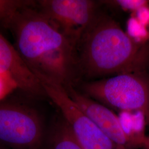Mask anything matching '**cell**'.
Masks as SVG:
<instances>
[{
	"label": "cell",
	"mask_w": 149,
	"mask_h": 149,
	"mask_svg": "<svg viewBox=\"0 0 149 149\" xmlns=\"http://www.w3.org/2000/svg\"><path fill=\"white\" fill-rule=\"evenodd\" d=\"M23 11L11 21L22 58L33 73L74 87L80 70L76 45L41 12Z\"/></svg>",
	"instance_id": "1"
},
{
	"label": "cell",
	"mask_w": 149,
	"mask_h": 149,
	"mask_svg": "<svg viewBox=\"0 0 149 149\" xmlns=\"http://www.w3.org/2000/svg\"><path fill=\"white\" fill-rule=\"evenodd\" d=\"M80 69L91 77L144 70L149 59L140 44L109 16H95L78 44Z\"/></svg>",
	"instance_id": "2"
},
{
	"label": "cell",
	"mask_w": 149,
	"mask_h": 149,
	"mask_svg": "<svg viewBox=\"0 0 149 149\" xmlns=\"http://www.w3.org/2000/svg\"><path fill=\"white\" fill-rule=\"evenodd\" d=\"M85 95L123 112L143 113L149 124V77L144 70L87 83Z\"/></svg>",
	"instance_id": "3"
},
{
	"label": "cell",
	"mask_w": 149,
	"mask_h": 149,
	"mask_svg": "<svg viewBox=\"0 0 149 149\" xmlns=\"http://www.w3.org/2000/svg\"><path fill=\"white\" fill-rule=\"evenodd\" d=\"M36 75L83 149H127L114 143L74 102L63 86L42 74Z\"/></svg>",
	"instance_id": "4"
},
{
	"label": "cell",
	"mask_w": 149,
	"mask_h": 149,
	"mask_svg": "<svg viewBox=\"0 0 149 149\" xmlns=\"http://www.w3.org/2000/svg\"><path fill=\"white\" fill-rule=\"evenodd\" d=\"M43 123L37 112L26 107L0 103V143L16 149H39Z\"/></svg>",
	"instance_id": "5"
},
{
	"label": "cell",
	"mask_w": 149,
	"mask_h": 149,
	"mask_svg": "<svg viewBox=\"0 0 149 149\" xmlns=\"http://www.w3.org/2000/svg\"><path fill=\"white\" fill-rule=\"evenodd\" d=\"M39 4L43 15L76 46L96 15L90 0H44Z\"/></svg>",
	"instance_id": "6"
},
{
	"label": "cell",
	"mask_w": 149,
	"mask_h": 149,
	"mask_svg": "<svg viewBox=\"0 0 149 149\" xmlns=\"http://www.w3.org/2000/svg\"><path fill=\"white\" fill-rule=\"evenodd\" d=\"M0 71L15 80L18 88L35 95L45 94L40 81L17 49L0 33Z\"/></svg>",
	"instance_id": "7"
},
{
	"label": "cell",
	"mask_w": 149,
	"mask_h": 149,
	"mask_svg": "<svg viewBox=\"0 0 149 149\" xmlns=\"http://www.w3.org/2000/svg\"><path fill=\"white\" fill-rule=\"evenodd\" d=\"M50 135V149H83L64 118L54 125Z\"/></svg>",
	"instance_id": "8"
},
{
	"label": "cell",
	"mask_w": 149,
	"mask_h": 149,
	"mask_svg": "<svg viewBox=\"0 0 149 149\" xmlns=\"http://www.w3.org/2000/svg\"><path fill=\"white\" fill-rule=\"evenodd\" d=\"M128 35L140 44H146L149 40V29L142 24L133 15L127 22Z\"/></svg>",
	"instance_id": "9"
},
{
	"label": "cell",
	"mask_w": 149,
	"mask_h": 149,
	"mask_svg": "<svg viewBox=\"0 0 149 149\" xmlns=\"http://www.w3.org/2000/svg\"><path fill=\"white\" fill-rule=\"evenodd\" d=\"M103 2L107 4L119 7L124 11H130L132 13L144 6L149 5V1L147 0H114Z\"/></svg>",
	"instance_id": "10"
},
{
	"label": "cell",
	"mask_w": 149,
	"mask_h": 149,
	"mask_svg": "<svg viewBox=\"0 0 149 149\" xmlns=\"http://www.w3.org/2000/svg\"><path fill=\"white\" fill-rule=\"evenodd\" d=\"M18 88L15 80L10 75L0 71V102Z\"/></svg>",
	"instance_id": "11"
},
{
	"label": "cell",
	"mask_w": 149,
	"mask_h": 149,
	"mask_svg": "<svg viewBox=\"0 0 149 149\" xmlns=\"http://www.w3.org/2000/svg\"><path fill=\"white\" fill-rule=\"evenodd\" d=\"M133 15L142 24L149 29V5L140 8Z\"/></svg>",
	"instance_id": "12"
},
{
	"label": "cell",
	"mask_w": 149,
	"mask_h": 149,
	"mask_svg": "<svg viewBox=\"0 0 149 149\" xmlns=\"http://www.w3.org/2000/svg\"></svg>",
	"instance_id": "13"
}]
</instances>
